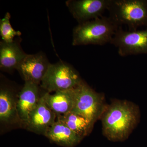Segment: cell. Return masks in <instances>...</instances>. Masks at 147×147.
<instances>
[{"label":"cell","mask_w":147,"mask_h":147,"mask_svg":"<svg viewBox=\"0 0 147 147\" xmlns=\"http://www.w3.org/2000/svg\"><path fill=\"white\" fill-rule=\"evenodd\" d=\"M139 107L126 100H115L106 105L100 119L103 134L112 142L126 140L139 123Z\"/></svg>","instance_id":"1"},{"label":"cell","mask_w":147,"mask_h":147,"mask_svg":"<svg viewBox=\"0 0 147 147\" xmlns=\"http://www.w3.org/2000/svg\"><path fill=\"white\" fill-rule=\"evenodd\" d=\"M120 27L109 16H102L78 24L73 29L72 45H102L110 43Z\"/></svg>","instance_id":"2"},{"label":"cell","mask_w":147,"mask_h":147,"mask_svg":"<svg viewBox=\"0 0 147 147\" xmlns=\"http://www.w3.org/2000/svg\"><path fill=\"white\" fill-rule=\"evenodd\" d=\"M108 10L119 27L126 25L129 31L147 27V0H110Z\"/></svg>","instance_id":"3"},{"label":"cell","mask_w":147,"mask_h":147,"mask_svg":"<svg viewBox=\"0 0 147 147\" xmlns=\"http://www.w3.org/2000/svg\"><path fill=\"white\" fill-rule=\"evenodd\" d=\"M76 98L71 112L76 113L86 119L93 125L100 119L106 105L104 97L82 81L75 88Z\"/></svg>","instance_id":"4"},{"label":"cell","mask_w":147,"mask_h":147,"mask_svg":"<svg viewBox=\"0 0 147 147\" xmlns=\"http://www.w3.org/2000/svg\"><path fill=\"white\" fill-rule=\"evenodd\" d=\"M82 81L79 73L72 65L61 61L50 64L40 86L45 91L52 93L71 89Z\"/></svg>","instance_id":"5"},{"label":"cell","mask_w":147,"mask_h":147,"mask_svg":"<svg viewBox=\"0 0 147 147\" xmlns=\"http://www.w3.org/2000/svg\"><path fill=\"white\" fill-rule=\"evenodd\" d=\"M110 43L121 57L147 54V27L140 30L125 31L120 27Z\"/></svg>","instance_id":"6"},{"label":"cell","mask_w":147,"mask_h":147,"mask_svg":"<svg viewBox=\"0 0 147 147\" xmlns=\"http://www.w3.org/2000/svg\"><path fill=\"white\" fill-rule=\"evenodd\" d=\"M110 0H69L66 5L78 24L102 16Z\"/></svg>","instance_id":"7"},{"label":"cell","mask_w":147,"mask_h":147,"mask_svg":"<svg viewBox=\"0 0 147 147\" xmlns=\"http://www.w3.org/2000/svg\"><path fill=\"white\" fill-rule=\"evenodd\" d=\"M47 56L42 52L27 55L17 68L25 82L40 85L50 66Z\"/></svg>","instance_id":"8"},{"label":"cell","mask_w":147,"mask_h":147,"mask_svg":"<svg viewBox=\"0 0 147 147\" xmlns=\"http://www.w3.org/2000/svg\"><path fill=\"white\" fill-rule=\"evenodd\" d=\"M11 85L1 80L0 87V121L5 125L23 126L19 118L17 102L18 94Z\"/></svg>","instance_id":"9"},{"label":"cell","mask_w":147,"mask_h":147,"mask_svg":"<svg viewBox=\"0 0 147 147\" xmlns=\"http://www.w3.org/2000/svg\"><path fill=\"white\" fill-rule=\"evenodd\" d=\"M45 92L40 85L32 82H25L18 94L17 102L18 115L23 126Z\"/></svg>","instance_id":"10"},{"label":"cell","mask_w":147,"mask_h":147,"mask_svg":"<svg viewBox=\"0 0 147 147\" xmlns=\"http://www.w3.org/2000/svg\"><path fill=\"white\" fill-rule=\"evenodd\" d=\"M43 95L30 114L24 127L29 131L44 135L47 129L57 121V116L46 104Z\"/></svg>","instance_id":"11"},{"label":"cell","mask_w":147,"mask_h":147,"mask_svg":"<svg viewBox=\"0 0 147 147\" xmlns=\"http://www.w3.org/2000/svg\"><path fill=\"white\" fill-rule=\"evenodd\" d=\"M22 39L17 37L11 42H0V69L11 72L17 68L28 54L21 47Z\"/></svg>","instance_id":"12"},{"label":"cell","mask_w":147,"mask_h":147,"mask_svg":"<svg viewBox=\"0 0 147 147\" xmlns=\"http://www.w3.org/2000/svg\"><path fill=\"white\" fill-rule=\"evenodd\" d=\"M51 93L45 92L43 98L48 107L57 117L71 112L76 98L75 88L67 90L59 91Z\"/></svg>","instance_id":"13"},{"label":"cell","mask_w":147,"mask_h":147,"mask_svg":"<svg viewBox=\"0 0 147 147\" xmlns=\"http://www.w3.org/2000/svg\"><path fill=\"white\" fill-rule=\"evenodd\" d=\"M44 136L50 142L64 147H74L83 139L61 122L57 120L47 129Z\"/></svg>","instance_id":"14"},{"label":"cell","mask_w":147,"mask_h":147,"mask_svg":"<svg viewBox=\"0 0 147 147\" xmlns=\"http://www.w3.org/2000/svg\"><path fill=\"white\" fill-rule=\"evenodd\" d=\"M57 120L65 124L83 139L90 133L93 127L86 119L73 112L58 116Z\"/></svg>","instance_id":"15"},{"label":"cell","mask_w":147,"mask_h":147,"mask_svg":"<svg viewBox=\"0 0 147 147\" xmlns=\"http://www.w3.org/2000/svg\"><path fill=\"white\" fill-rule=\"evenodd\" d=\"M11 14L7 12L4 17L0 20V35L2 40L4 42H11L17 37L22 34L21 32L13 29L10 24Z\"/></svg>","instance_id":"16"}]
</instances>
